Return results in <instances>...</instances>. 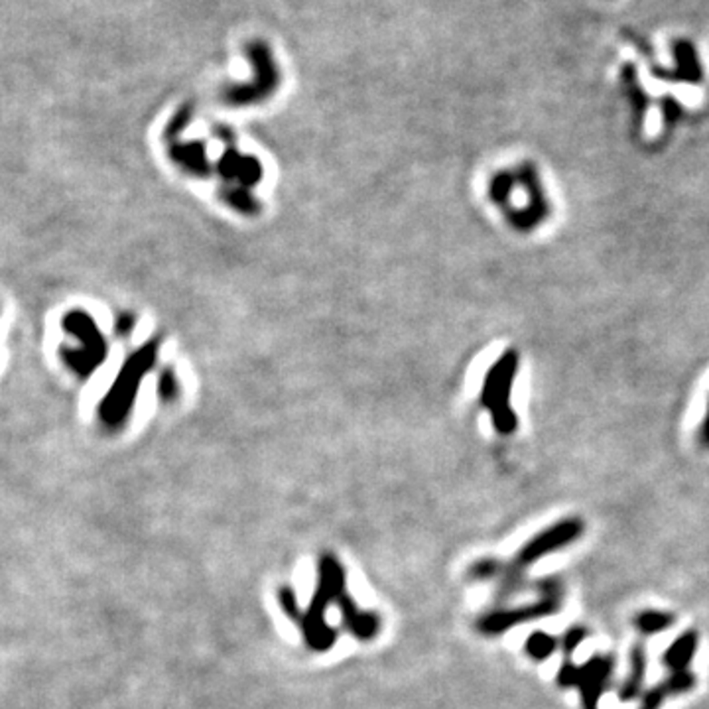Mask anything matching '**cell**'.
<instances>
[{
  "instance_id": "obj_1",
  "label": "cell",
  "mask_w": 709,
  "mask_h": 709,
  "mask_svg": "<svg viewBox=\"0 0 709 709\" xmlns=\"http://www.w3.org/2000/svg\"><path fill=\"white\" fill-rule=\"evenodd\" d=\"M583 532V522L578 519H569L554 524L552 529L540 532L534 536L532 540L526 542L517 558L512 559V564L505 566V571L499 578V593L502 599H509L510 596H517L524 589V571L529 569L534 562H539L544 556L552 554L559 548H564L571 542H576Z\"/></svg>"
},
{
  "instance_id": "obj_2",
  "label": "cell",
  "mask_w": 709,
  "mask_h": 709,
  "mask_svg": "<svg viewBox=\"0 0 709 709\" xmlns=\"http://www.w3.org/2000/svg\"><path fill=\"white\" fill-rule=\"evenodd\" d=\"M536 591L540 593V599L526 605V607L519 609H500L495 613H489L477 621L479 631L485 635H500L509 631L510 626L529 623L534 619H542V617L554 615L559 605H562V583L556 578H544L536 583Z\"/></svg>"
},
{
  "instance_id": "obj_3",
  "label": "cell",
  "mask_w": 709,
  "mask_h": 709,
  "mask_svg": "<svg viewBox=\"0 0 709 709\" xmlns=\"http://www.w3.org/2000/svg\"><path fill=\"white\" fill-rule=\"evenodd\" d=\"M517 354L507 353L495 363V367L489 371L485 388H483V403L490 410L493 424L500 433H512L517 428V416L510 408V388L517 373Z\"/></svg>"
},
{
  "instance_id": "obj_4",
  "label": "cell",
  "mask_w": 709,
  "mask_h": 709,
  "mask_svg": "<svg viewBox=\"0 0 709 709\" xmlns=\"http://www.w3.org/2000/svg\"><path fill=\"white\" fill-rule=\"evenodd\" d=\"M245 53L248 57V62L253 63L255 70V83L248 85H238L231 87L227 93V99L231 102H257L260 99L268 97L274 89L278 85V65L277 60H274V53L270 50V45L262 40H250L245 45Z\"/></svg>"
},
{
  "instance_id": "obj_5",
  "label": "cell",
  "mask_w": 709,
  "mask_h": 709,
  "mask_svg": "<svg viewBox=\"0 0 709 709\" xmlns=\"http://www.w3.org/2000/svg\"><path fill=\"white\" fill-rule=\"evenodd\" d=\"M613 670L615 662L611 656H591L589 662L581 666V682L578 688L581 692L583 707L597 709L601 695L613 676Z\"/></svg>"
},
{
  "instance_id": "obj_6",
  "label": "cell",
  "mask_w": 709,
  "mask_h": 709,
  "mask_svg": "<svg viewBox=\"0 0 709 709\" xmlns=\"http://www.w3.org/2000/svg\"><path fill=\"white\" fill-rule=\"evenodd\" d=\"M695 653H697V633L685 631L668 646L665 656H662V662H665L672 672L688 670V665L695 656Z\"/></svg>"
},
{
  "instance_id": "obj_7",
  "label": "cell",
  "mask_w": 709,
  "mask_h": 709,
  "mask_svg": "<svg viewBox=\"0 0 709 709\" xmlns=\"http://www.w3.org/2000/svg\"><path fill=\"white\" fill-rule=\"evenodd\" d=\"M646 650L643 645H636L631 650V672H628V678L623 682L621 690H619V700L621 702H631L635 697L640 695V690H643V680L646 676Z\"/></svg>"
},
{
  "instance_id": "obj_8",
  "label": "cell",
  "mask_w": 709,
  "mask_h": 709,
  "mask_svg": "<svg viewBox=\"0 0 709 709\" xmlns=\"http://www.w3.org/2000/svg\"><path fill=\"white\" fill-rule=\"evenodd\" d=\"M526 653H529V656L536 662H542V660H548L558 648V638H554L552 635H548L544 631H536L532 633L529 638H526Z\"/></svg>"
},
{
  "instance_id": "obj_9",
  "label": "cell",
  "mask_w": 709,
  "mask_h": 709,
  "mask_svg": "<svg viewBox=\"0 0 709 709\" xmlns=\"http://www.w3.org/2000/svg\"><path fill=\"white\" fill-rule=\"evenodd\" d=\"M672 623H674V615L662 613V611H643L635 621L638 631L646 636L666 631Z\"/></svg>"
},
{
  "instance_id": "obj_10",
  "label": "cell",
  "mask_w": 709,
  "mask_h": 709,
  "mask_svg": "<svg viewBox=\"0 0 709 709\" xmlns=\"http://www.w3.org/2000/svg\"><path fill=\"white\" fill-rule=\"evenodd\" d=\"M502 571H505V566H502L499 559L483 558L471 566V569H469V576L477 581H487V579H493V578H500Z\"/></svg>"
},
{
  "instance_id": "obj_11",
  "label": "cell",
  "mask_w": 709,
  "mask_h": 709,
  "mask_svg": "<svg viewBox=\"0 0 709 709\" xmlns=\"http://www.w3.org/2000/svg\"><path fill=\"white\" fill-rule=\"evenodd\" d=\"M670 690L674 695L678 694H685L690 692L694 685H695V676L690 672V670H680V672H672V676L666 680Z\"/></svg>"
},
{
  "instance_id": "obj_12",
  "label": "cell",
  "mask_w": 709,
  "mask_h": 709,
  "mask_svg": "<svg viewBox=\"0 0 709 709\" xmlns=\"http://www.w3.org/2000/svg\"><path fill=\"white\" fill-rule=\"evenodd\" d=\"M579 682H581V666H576L574 662L568 658L558 672V684L562 685V688H574V685H579Z\"/></svg>"
},
{
  "instance_id": "obj_13",
  "label": "cell",
  "mask_w": 709,
  "mask_h": 709,
  "mask_svg": "<svg viewBox=\"0 0 709 709\" xmlns=\"http://www.w3.org/2000/svg\"><path fill=\"white\" fill-rule=\"evenodd\" d=\"M588 628L583 626H571L569 631H566V635L562 636V648H564V655L566 656H571L576 653V648L583 643V640L588 638Z\"/></svg>"
},
{
  "instance_id": "obj_14",
  "label": "cell",
  "mask_w": 709,
  "mask_h": 709,
  "mask_svg": "<svg viewBox=\"0 0 709 709\" xmlns=\"http://www.w3.org/2000/svg\"><path fill=\"white\" fill-rule=\"evenodd\" d=\"M704 438H705L707 443H709V414H707V422H705V426H704Z\"/></svg>"
}]
</instances>
